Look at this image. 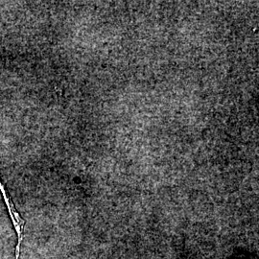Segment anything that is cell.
<instances>
[{"label": "cell", "instance_id": "obj_1", "mask_svg": "<svg viewBox=\"0 0 259 259\" xmlns=\"http://www.w3.org/2000/svg\"><path fill=\"white\" fill-rule=\"evenodd\" d=\"M0 191H1L2 197H3L4 201H5V204L7 205L8 212L10 214V218H11L12 222L14 224L15 230H16L17 235H18V243H17V247H16V259H19L20 248H21V244L23 242V238H24V226H25V222L21 218V216L19 215L18 210L16 209L15 205L13 204L11 198H10L9 194L7 193L4 185L2 184L1 179H0Z\"/></svg>", "mask_w": 259, "mask_h": 259}]
</instances>
